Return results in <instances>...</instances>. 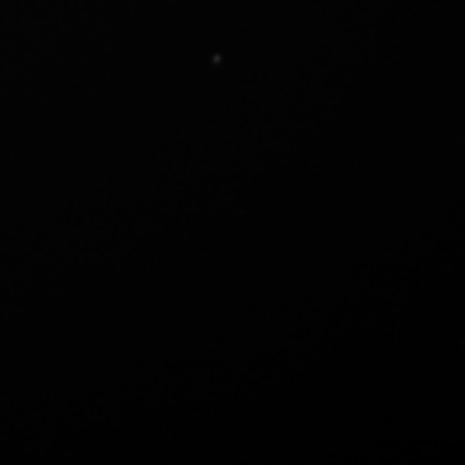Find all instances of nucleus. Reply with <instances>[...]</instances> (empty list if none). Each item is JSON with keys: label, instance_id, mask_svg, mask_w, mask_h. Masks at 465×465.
<instances>
[]
</instances>
